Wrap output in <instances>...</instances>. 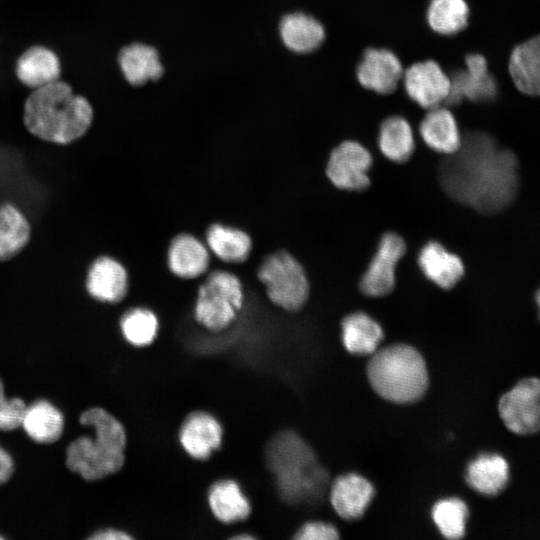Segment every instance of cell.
<instances>
[{
  "label": "cell",
  "mask_w": 540,
  "mask_h": 540,
  "mask_svg": "<svg viewBox=\"0 0 540 540\" xmlns=\"http://www.w3.org/2000/svg\"><path fill=\"white\" fill-rule=\"evenodd\" d=\"M367 364L374 391L387 401L406 404L419 400L428 387V371L422 355L406 344L377 349Z\"/></svg>",
  "instance_id": "4"
},
{
  "label": "cell",
  "mask_w": 540,
  "mask_h": 540,
  "mask_svg": "<svg viewBox=\"0 0 540 540\" xmlns=\"http://www.w3.org/2000/svg\"><path fill=\"white\" fill-rule=\"evenodd\" d=\"M466 479L474 490L485 495H496L508 482V463L497 454L481 455L469 464Z\"/></svg>",
  "instance_id": "28"
},
{
  "label": "cell",
  "mask_w": 540,
  "mask_h": 540,
  "mask_svg": "<svg viewBox=\"0 0 540 540\" xmlns=\"http://www.w3.org/2000/svg\"><path fill=\"white\" fill-rule=\"evenodd\" d=\"M268 299L288 312L300 310L308 300L310 284L301 262L286 250L268 254L257 269Z\"/></svg>",
  "instance_id": "7"
},
{
  "label": "cell",
  "mask_w": 540,
  "mask_h": 540,
  "mask_svg": "<svg viewBox=\"0 0 540 540\" xmlns=\"http://www.w3.org/2000/svg\"><path fill=\"white\" fill-rule=\"evenodd\" d=\"M341 331L344 347L356 355L374 353L383 339L380 324L363 312L347 315L341 322Z\"/></svg>",
  "instance_id": "27"
},
{
  "label": "cell",
  "mask_w": 540,
  "mask_h": 540,
  "mask_svg": "<svg viewBox=\"0 0 540 540\" xmlns=\"http://www.w3.org/2000/svg\"><path fill=\"white\" fill-rule=\"evenodd\" d=\"M30 238L26 217L13 205L0 206V259L16 255Z\"/></svg>",
  "instance_id": "30"
},
{
  "label": "cell",
  "mask_w": 540,
  "mask_h": 540,
  "mask_svg": "<svg viewBox=\"0 0 540 540\" xmlns=\"http://www.w3.org/2000/svg\"><path fill=\"white\" fill-rule=\"evenodd\" d=\"M405 251L406 244L400 235L392 232L384 234L375 255L361 278V291L370 297H381L389 294L395 286L397 264Z\"/></svg>",
  "instance_id": "10"
},
{
  "label": "cell",
  "mask_w": 540,
  "mask_h": 540,
  "mask_svg": "<svg viewBox=\"0 0 540 540\" xmlns=\"http://www.w3.org/2000/svg\"><path fill=\"white\" fill-rule=\"evenodd\" d=\"M370 152L356 141H344L335 147L327 161L326 175L337 188L362 191L370 185Z\"/></svg>",
  "instance_id": "9"
},
{
  "label": "cell",
  "mask_w": 540,
  "mask_h": 540,
  "mask_svg": "<svg viewBox=\"0 0 540 540\" xmlns=\"http://www.w3.org/2000/svg\"><path fill=\"white\" fill-rule=\"evenodd\" d=\"M20 426L35 442L50 444L61 437L64 417L49 401L38 400L26 406Z\"/></svg>",
  "instance_id": "26"
},
{
  "label": "cell",
  "mask_w": 540,
  "mask_h": 540,
  "mask_svg": "<svg viewBox=\"0 0 540 540\" xmlns=\"http://www.w3.org/2000/svg\"><path fill=\"white\" fill-rule=\"evenodd\" d=\"M166 261L172 275L191 280L206 273L210 266V253L198 237L183 232L171 239L167 248Z\"/></svg>",
  "instance_id": "14"
},
{
  "label": "cell",
  "mask_w": 540,
  "mask_h": 540,
  "mask_svg": "<svg viewBox=\"0 0 540 540\" xmlns=\"http://www.w3.org/2000/svg\"><path fill=\"white\" fill-rule=\"evenodd\" d=\"M509 73L517 89L529 96L539 94L540 43L539 37L516 46L509 58Z\"/></svg>",
  "instance_id": "24"
},
{
  "label": "cell",
  "mask_w": 540,
  "mask_h": 540,
  "mask_svg": "<svg viewBox=\"0 0 540 540\" xmlns=\"http://www.w3.org/2000/svg\"><path fill=\"white\" fill-rule=\"evenodd\" d=\"M1 538H2V537H0V539H1Z\"/></svg>",
  "instance_id": "39"
},
{
  "label": "cell",
  "mask_w": 540,
  "mask_h": 540,
  "mask_svg": "<svg viewBox=\"0 0 540 540\" xmlns=\"http://www.w3.org/2000/svg\"><path fill=\"white\" fill-rule=\"evenodd\" d=\"M117 62L123 77L132 86L158 80L163 74L157 50L148 44L136 42L122 47Z\"/></svg>",
  "instance_id": "19"
},
{
  "label": "cell",
  "mask_w": 540,
  "mask_h": 540,
  "mask_svg": "<svg viewBox=\"0 0 540 540\" xmlns=\"http://www.w3.org/2000/svg\"><path fill=\"white\" fill-rule=\"evenodd\" d=\"M62 64L58 54L45 45H33L24 50L15 63L18 81L35 90L60 80Z\"/></svg>",
  "instance_id": "15"
},
{
  "label": "cell",
  "mask_w": 540,
  "mask_h": 540,
  "mask_svg": "<svg viewBox=\"0 0 540 540\" xmlns=\"http://www.w3.org/2000/svg\"><path fill=\"white\" fill-rule=\"evenodd\" d=\"M356 74L364 88L378 94H389L397 88L403 76V67L390 50L369 48L364 51Z\"/></svg>",
  "instance_id": "13"
},
{
  "label": "cell",
  "mask_w": 540,
  "mask_h": 540,
  "mask_svg": "<svg viewBox=\"0 0 540 540\" xmlns=\"http://www.w3.org/2000/svg\"><path fill=\"white\" fill-rule=\"evenodd\" d=\"M208 504L215 518L225 524L243 521L251 512L248 498L239 484L230 479L212 484L208 491Z\"/></svg>",
  "instance_id": "25"
},
{
  "label": "cell",
  "mask_w": 540,
  "mask_h": 540,
  "mask_svg": "<svg viewBox=\"0 0 540 540\" xmlns=\"http://www.w3.org/2000/svg\"><path fill=\"white\" fill-rule=\"evenodd\" d=\"M232 539H235V540H240V539H255V537L251 534H247V533H241L239 535H234L232 537Z\"/></svg>",
  "instance_id": "38"
},
{
  "label": "cell",
  "mask_w": 540,
  "mask_h": 540,
  "mask_svg": "<svg viewBox=\"0 0 540 540\" xmlns=\"http://www.w3.org/2000/svg\"><path fill=\"white\" fill-rule=\"evenodd\" d=\"M94 111L89 100L61 79L32 90L23 107V121L35 137L69 144L91 127Z\"/></svg>",
  "instance_id": "2"
},
{
  "label": "cell",
  "mask_w": 540,
  "mask_h": 540,
  "mask_svg": "<svg viewBox=\"0 0 540 540\" xmlns=\"http://www.w3.org/2000/svg\"><path fill=\"white\" fill-rule=\"evenodd\" d=\"M120 328L124 338L131 345L146 347L156 339L159 322L154 312L137 307L123 315Z\"/></svg>",
  "instance_id": "32"
},
{
  "label": "cell",
  "mask_w": 540,
  "mask_h": 540,
  "mask_svg": "<svg viewBox=\"0 0 540 540\" xmlns=\"http://www.w3.org/2000/svg\"><path fill=\"white\" fill-rule=\"evenodd\" d=\"M469 7L465 0H431L427 21L432 30L441 35H454L466 28Z\"/></svg>",
  "instance_id": "31"
},
{
  "label": "cell",
  "mask_w": 540,
  "mask_h": 540,
  "mask_svg": "<svg viewBox=\"0 0 540 540\" xmlns=\"http://www.w3.org/2000/svg\"><path fill=\"white\" fill-rule=\"evenodd\" d=\"M375 494L373 485L363 476L348 473L337 477L330 489V502L343 519L361 517Z\"/></svg>",
  "instance_id": "17"
},
{
  "label": "cell",
  "mask_w": 540,
  "mask_h": 540,
  "mask_svg": "<svg viewBox=\"0 0 540 540\" xmlns=\"http://www.w3.org/2000/svg\"><path fill=\"white\" fill-rule=\"evenodd\" d=\"M499 415L505 426L516 434H533L540 426V383L537 378L519 381L502 395Z\"/></svg>",
  "instance_id": "8"
},
{
  "label": "cell",
  "mask_w": 540,
  "mask_h": 540,
  "mask_svg": "<svg viewBox=\"0 0 540 540\" xmlns=\"http://www.w3.org/2000/svg\"><path fill=\"white\" fill-rule=\"evenodd\" d=\"M467 516V505L458 498L442 499L436 502L432 509L434 523L448 539L463 537Z\"/></svg>",
  "instance_id": "33"
},
{
  "label": "cell",
  "mask_w": 540,
  "mask_h": 540,
  "mask_svg": "<svg viewBox=\"0 0 540 540\" xmlns=\"http://www.w3.org/2000/svg\"><path fill=\"white\" fill-rule=\"evenodd\" d=\"M243 302L244 287L238 276L213 270L197 288L194 316L206 329L219 332L235 320Z\"/></svg>",
  "instance_id": "6"
},
{
  "label": "cell",
  "mask_w": 540,
  "mask_h": 540,
  "mask_svg": "<svg viewBox=\"0 0 540 540\" xmlns=\"http://www.w3.org/2000/svg\"><path fill=\"white\" fill-rule=\"evenodd\" d=\"M378 145L389 160L397 163L407 161L415 148L410 124L401 116L385 119L380 126Z\"/></svg>",
  "instance_id": "29"
},
{
  "label": "cell",
  "mask_w": 540,
  "mask_h": 540,
  "mask_svg": "<svg viewBox=\"0 0 540 540\" xmlns=\"http://www.w3.org/2000/svg\"><path fill=\"white\" fill-rule=\"evenodd\" d=\"M293 538L297 540H335L339 538V533L330 523L309 521L295 532Z\"/></svg>",
  "instance_id": "35"
},
{
  "label": "cell",
  "mask_w": 540,
  "mask_h": 540,
  "mask_svg": "<svg viewBox=\"0 0 540 540\" xmlns=\"http://www.w3.org/2000/svg\"><path fill=\"white\" fill-rule=\"evenodd\" d=\"M465 69L457 70L450 78V90L445 102L457 105L467 99L487 102L495 99L497 83L488 71L487 61L480 54H469L465 58Z\"/></svg>",
  "instance_id": "11"
},
{
  "label": "cell",
  "mask_w": 540,
  "mask_h": 540,
  "mask_svg": "<svg viewBox=\"0 0 540 540\" xmlns=\"http://www.w3.org/2000/svg\"><path fill=\"white\" fill-rule=\"evenodd\" d=\"M518 161L514 153L500 148L484 132L462 136L459 148L438 166L444 191L455 201L482 213L506 208L519 186Z\"/></svg>",
  "instance_id": "1"
},
{
  "label": "cell",
  "mask_w": 540,
  "mask_h": 540,
  "mask_svg": "<svg viewBox=\"0 0 540 540\" xmlns=\"http://www.w3.org/2000/svg\"><path fill=\"white\" fill-rule=\"evenodd\" d=\"M79 421L94 429V438L81 436L67 448L68 468L88 481L118 472L125 462L126 432L121 422L106 410L84 411Z\"/></svg>",
  "instance_id": "3"
},
{
  "label": "cell",
  "mask_w": 540,
  "mask_h": 540,
  "mask_svg": "<svg viewBox=\"0 0 540 540\" xmlns=\"http://www.w3.org/2000/svg\"><path fill=\"white\" fill-rule=\"evenodd\" d=\"M402 77L407 95L423 108L437 107L448 97L450 78L435 61L415 63Z\"/></svg>",
  "instance_id": "12"
},
{
  "label": "cell",
  "mask_w": 540,
  "mask_h": 540,
  "mask_svg": "<svg viewBox=\"0 0 540 540\" xmlns=\"http://www.w3.org/2000/svg\"><path fill=\"white\" fill-rule=\"evenodd\" d=\"M14 463L10 454L0 446V484L7 482L13 474Z\"/></svg>",
  "instance_id": "36"
},
{
  "label": "cell",
  "mask_w": 540,
  "mask_h": 540,
  "mask_svg": "<svg viewBox=\"0 0 540 540\" xmlns=\"http://www.w3.org/2000/svg\"><path fill=\"white\" fill-rule=\"evenodd\" d=\"M279 34L283 44L290 51L299 54L315 51L325 39L323 25L303 12L285 15L279 24Z\"/></svg>",
  "instance_id": "22"
},
{
  "label": "cell",
  "mask_w": 540,
  "mask_h": 540,
  "mask_svg": "<svg viewBox=\"0 0 540 540\" xmlns=\"http://www.w3.org/2000/svg\"><path fill=\"white\" fill-rule=\"evenodd\" d=\"M418 264L423 274L442 289L454 287L464 275L462 260L436 241L422 247Z\"/></svg>",
  "instance_id": "20"
},
{
  "label": "cell",
  "mask_w": 540,
  "mask_h": 540,
  "mask_svg": "<svg viewBox=\"0 0 540 540\" xmlns=\"http://www.w3.org/2000/svg\"><path fill=\"white\" fill-rule=\"evenodd\" d=\"M132 538L133 537L125 531L113 528L96 531L90 536L91 540H129Z\"/></svg>",
  "instance_id": "37"
},
{
  "label": "cell",
  "mask_w": 540,
  "mask_h": 540,
  "mask_svg": "<svg viewBox=\"0 0 540 540\" xmlns=\"http://www.w3.org/2000/svg\"><path fill=\"white\" fill-rule=\"evenodd\" d=\"M268 463L285 494L310 492L327 476L309 445L294 433H282L271 442Z\"/></svg>",
  "instance_id": "5"
},
{
  "label": "cell",
  "mask_w": 540,
  "mask_h": 540,
  "mask_svg": "<svg viewBox=\"0 0 540 540\" xmlns=\"http://www.w3.org/2000/svg\"><path fill=\"white\" fill-rule=\"evenodd\" d=\"M205 241L208 250L227 264L243 263L253 248L252 238L244 229L223 223L209 225Z\"/></svg>",
  "instance_id": "21"
},
{
  "label": "cell",
  "mask_w": 540,
  "mask_h": 540,
  "mask_svg": "<svg viewBox=\"0 0 540 540\" xmlns=\"http://www.w3.org/2000/svg\"><path fill=\"white\" fill-rule=\"evenodd\" d=\"M26 406V403L20 398H6L0 378V430L10 431L18 428L21 425Z\"/></svg>",
  "instance_id": "34"
},
{
  "label": "cell",
  "mask_w": 540,
  "mask_h": 540,
  "mask_svg": "<svg viewBox=\"0 0 540 540\" xmlns=\"http://www.w3.org/2000/svg\"><path fill=\"white\" fill-rule=\"evenodd\" d=\"M419 132L429 148L445 155L454 153L462 140L454 115L439 106L429 109L420 123Z\"/></svg>",
  "instance_id": "23"
},
{
  "label": "cell",
  "mask_w": 540,
  "mask_h": 540,
  "mask_svg": "<svg viewBox=\"0 0 540 540\" xmlns=\"http://www.w3.org/2000/svg\"><path fill=\"white\" fill-rule=\"evenodd\" d=\"M222 426L211 414L196 411L181 424L179 441L183 449L194 459H207L222 442Z\"/></svg>",
  "instance_id": "16"
},
{
  "label": "cell",
  "mask_w": 540,
  "mask_h": 540,
  "mask_svg": "<svg viewBox=\"0 0 540 540\" xmlns=\"http://www.w3.org/2000/svg\"><path fill=\"white\" fill-rule=\"evenodd\" d=\"M86 288L89 294L99 301L117 303L127 293V271L117 260L100 257L89 269Z\"/></svg>",
  "instance_id": "18"
}]
</instances>
